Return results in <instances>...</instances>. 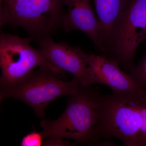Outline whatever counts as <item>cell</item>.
<instances>
[{"label":"cell","mask_w":146,"mask_h":146,"mask_svg":"<svg viewBox=\"0 0 146 146\" xmlns=\"http://www.w3.org/2000/svg\"><path fill=\"white\" fill-rule=\"evenodd\" d=\"M59 76L46 69L33 70L18 83L0 86L1 101L8 98L21 100L38 117H43L46 108L51 102L60 97L75 95L83 86L74 78L65 81Z\"/></svg>","instance_id":"3"},{"label":"cell","mask_w":146,"mask_h":146,"mask_svg":"<svg viewBox=\"0 0 146 146\" xmlns=\"http://www.w3.org/2000/svg\"><path fill=\"white\" fill-rule=\"evenodd\" d=\"M68 7L63 17L62 27L66 32L79 30L85 33L97 48L104 52L102 28L91 5V0H63Z\"/></svg>","instance_id":"9"},{"label":"cell","mask_w":146,"mask_h":146,"mask_svg":"<svg viewBox=\"0 0 146 146\" xmlns=\"http://www.w3.org/2000/svg\"><path fill=\"white\" fill-rule=\"evenodd\" d=\"M129 75L144 89L146 88V54L141 62L129 70Z\"/></svg>","instance_id":"11"},{"label":"cell","mask_w":146,"mask_h":146,"mask_svg":"<svg viewBox=\"0 0 146 146\" xmlns=\"http://www.w3.org/2000/svg\"><path fill=\"white\" fill-rule=\"evenodd\" d=\"M145 90H146V89H145Z\"/></svg>","instance_id":"15"},{"label":"cell","mask_w":146,"mask_h":146,"mask_svg":"<svg viewBox=\"0 0 146 146\" xmlns=\"http://www.w3.org/2000/svg\"><path fill=\"white\" fill-rule=\"evenodd\" d=\"M39 50L48 60L63 72L71 73L82 86H90L91 76L88 69L89 54L79 46L64 42L56 43L50 37L39 42Z\"/></svg>","instance_id":"7"},{"label":"cell","mask_w":146,"mask_h":146,"mask_svg":"<svg viewBox=\"0 0 146 146\" xmlns=\"http://www.w3.org/2000/svg\"><path fill=\"white\" fill-rule=\"evenodd\" d=\"M76 143H72L68 141H64L61 138H48L44 141V146H74Z\"/></svg>","instance_id":"13"},{"label":"cell","mask_w":146,"mask_h":146,"mask_svg":"<svg viewBox=\"0 0 146 146\" xmlns=\"http://www.w3.org/2000/svg\"><path fill=\"white\" fill-rule=\"evenodd\" d=\"M129 0H94L102 28L105 51L111 31L120 13Z\"/></svg>","instance_id":"10"},{"label":"cell","mask_w":146,"mask_h":146,"mask_svg":"<svg viewBox=\"0 0 146 146\" xmlns=\"http://www.w3.org/2000/svg\"><path fill=\"white\" fill-rule=\"evenodd\" d=\"M41 132L33 131L26 135L21 142L22 146H40L44 139Z\"/></svg>","instance_id":"12"},{"label":"cell","mask_w":146,"mask_h":146,"mask_svg":"<svg viewBox=\"0 0 146 146\" xmlns=\"http://www.w3.org/2000/svg\"><path fill=\"white\" fill-rule=\"evenodd\" d=\"M0 86L18 83L36 67L52 71L59 76L65 73L48 60L39 50L32 46L28 39L3 33L0 37Z\"/></svg>","instance_id":"6"},{"label":"cell","mask_w":146,"mask_h":146,"mask_svg":"<svg viewBox=\"0 0 146 146\" xmlns=\"http://www.w3.org/2000/svg\"><path fill=\"white\" fill-rule=\"evenodd\" d=\"M100 117L88 145L117 138L123 146H146V91L108 95L99 93Z\"/></svg>","instance_id":"1"},{"label":"cell","mask_w":146,"mask_h":146,"mask_svg":"<svg viewBox=\"0 0 146 146\" xmlns=\"http://www.w3.org/2000/svg\"><path fill=\"white\" fill-rule=\"evenodd\" d=\"M146 39V0H129L112 28L104 52L130 70L137 48Z\"/></svg>","instance_id":"5"},{"label":"cell","mask_w":146,"mask_h":146,"mask_svg":"<svg viewBox=\"0 0 146 146\" xmlns=\"http://www.w3.org/2000/svg\"><path fill=\"white\" fill-rule=\"evenodd\" d=\"M88 69L92 84H104L113 93L128 94L144 89L129 75L121 70L118 63L105 54L89 53Z\"/></svg>","instance_id":"8"},{"label":"cell","mask_w":146,"mask_h":146,"mask_svg":"<svg viewBox=\"0 0 146 146\" xmlns=\"http://www.w3.org/2000/svg\"><path fill=\"white\" fill-rule=\"evenodd\" d=\"M99 93L90 86H82L76 94L70 97L60 117L41 122L44 138H68L88 145L99 119Z\"/></svg>","instance_id":"2"},{"label":"cell","mask_w":146,"mask_h":146,"mask_svg":"<svg viewBox=\"0 0 146 146\" xmlns=\"http://www.w3.org/2000/svg\"><path fill=\"white\" fill-rule=\"evenodd\" d=\"M23 0H1V6L12 5Z\"/></svg>","instance_id":"14"},{"label":"cell","mask_w":146,"mask_h":146,"mask_svg":"<svg viewBox=\"0 0 146 146\" xmlns=\"http://www.w3.org/2000/svg\"><path fill=\"white\" fill-rule=\"evenodd\" d=\"M63 5V0H23L1 6V25L21 27L39 42L62 27Z\"/></svg>","instance_id":"4"}]
</instances>
